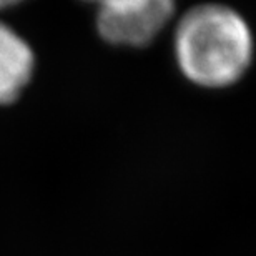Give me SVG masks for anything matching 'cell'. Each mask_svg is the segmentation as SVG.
<instances>
[{"label": "cell", "instance_id": "6da1fadb", "mask_svg": "<svg viewBox=\"0 0 256 256\" xmlns=\"http://www.w3.org/2000/svg\"><path fill=\"white\" fill-rule=\"evenodd\" d=\"M178 65L193 84L220 88L238 82L253 57V38L240 14L206 4L182 17L175 34Z\"/></svg>", "mask_w": 256, "mask_h": 256}, {"label": "cell", "instance_id": "7a4b0ae2", "mask_svg": "<svg viewBox=\"0 0 256 256\" xmlns=\"http://www.w3.org/2000/svg\"><path fill=\"white\" fill-rule=\"evenodd\" d=\"M175 0H105L96 27L106 42L128 47L150 44L173 15Z\"/></svg>", "mask_w": 256, "mask_h": 256}, {"label": "cell", "instance_id": "3957f363", "mask_svg": "<svg viewBox=\"0 0 256 256\" xmlns=\"http://www.w3.org/2000/svg\"><path fill=\"white\" fill-rule=\"evenodd\" d=\"M34 54L17 32L0 22V104H10L27 86Z\"/></svg>", "mask_w": 256, "mask_h": 256}, {"label": "cell", "instance_id": "277c9868", "mask_svg": "<svg viewBox=\"0 0 256 256\" xmlns=\"http://www.w3.org/2000/svg\"><path fill=\"white\" fill-rule=\"evenodd\" d=\"M20 2H22V0H0V10L7 8V7H12V5H17Z\"/></svg>", "mask_w": 256, "mask_h": 256}, {"label": "cell", "instance_id": "5b68a950", "mask_svg": "<svg viewBox=\"0 0 256 256\" xmlns=\"http://www.w3.org/2000/svg\"><path fill=\"white\" fill-rule=\"evenodd\" d=\"M86 2H96V4H98V5H102V4L105 2V0H86Z\"/></svg>", "mask_w": 256, "mask_h": 256}]
</instances>
